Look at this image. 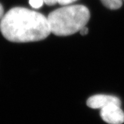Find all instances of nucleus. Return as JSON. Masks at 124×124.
Returning a JSON list of instances; mask_svg holds the SVG:
<instances>
[{"label":"nucleus","instance_id":"obj_4","mask_svg":"<svg viewBox=\"0 0 124 124\" xmlns=\"http://www.w3.org/2000/svg\"><path fill=\"white\" fill-rule=\"evenodd\" d=\"M86 104L88 106L91 108L101 109L111 104H117L121 105V101L116 96L98 94L90 97L87 100Z\"/></svg>","mask_w":124,"mask_h":124},{"label":"nucleus","instance_id":"obj_10","mask_svg":"<svg viewBox=\"0 0 124 124\" xmlns=\"http://www.w3.org/2000/svg\"><path fill=\"white\" fill-rule=\"evenodd\" d=\"M3 15H4V10H3V7L1 5V4L0 3V20H1L3 18Z\"/></svg>","mask_w":124,"mask_h":124},{"label":"nucleus","instance_id":"obj_2","mask_svg":"<svg viewBox=\"0 0 124 124\" xmlns=\"http://www.w3.org/2000/svg\"><path fill=\"white\" fill-rule=\"evenodd\" d=\"M90 18L89 10L83 5L64 6L47 17L50 32L58 36L76 33L86 25Z\"/></svg>","mask_w":124,"mask_h":124},{"label":"nucleus","instance_id":"obj_3","mask_svg":"<svg viewBox=\"0 0 124 124\" xmlns=\"http://www.w3.org/2000/svg\"><path fill=\"white\" fill-rule=\"evenodd\" d=\"M120 105L111 104L101 109L100 116L109 124H122L124 123V112Z\"/></svg>","mask_w":124,"mask_h":124},{"label":"nucleus","instance_id":"obj_9","mask_svg":"<svg viewBox=\"0 0 124 124\" xmlns=\"http://www.w3.org/2000/svg\"><path fill=\"white\" fill-rule=\"evenodd\" d=\"M80 32V34L82 36H85V35H86L88 33V29L86 27H83V28L79 30Z\"/></svg>","mask_w":124,"mask_h":124},{"label":"nucleus","instance_id":"obj_6","mask_svg":"<svg viewBox=\"0 0 124 124\" xmlns=\"http://www.w3.org/2000/svg\"><path fill=\"white\" fill-rule=\"evenodd\" d=\"M44 3V0H29V4L33 8H40Z\"/></svg>","mask_w":124,"mask_h":124},{"label":"nucleus","instance_id":"obj_1","mask_svg":"<svg viewBox=\"0 0 124 124\" xmlns=\"http://www.w3.org/2000/svg\"><path fill=\"white\" fill-rule=\"evenodd\" d=\"M0 31L5 39L14 42L39 41L51 33L47 18L23 7L11 8L3 15Z\"/></svg>","mask_w":124,"mask_h":124},{"label":"nucleus","instance_id":"obj_5","mask_svg":"<svg viewBox=\"0 0 124 124\" xmlns=\"http://www.w3.org/2000/svg\"><path fill=\"white\" fill-rule=\"evenodd\" d=\"M101 1L110 10H117L122 6V0H101Z\"/></svg>","mask_w":124,"mask_h":124},{"label":"nucleus","instance_id":"obj_7","mask_svg":"<svg viewBox=\"0 0 124 124\" xmlns=\"http://www.w3.org/2000/svg\"><path fill=\"white\" fill-rule=\"evenodd\" d=\"M78 0H58V3H59L61 5H68L71 4V3H74Z\"/></svg>","mask_w":124,"mask_h":124},{"label":"nucleus","instance_id":"obj_8","mask_svg":"<svg viewBox=\"0 0 124 124\" xmlns=\"http://www.w3.org/2000/svg\"><path fill=\"white\" fill-rule=\"evenodd\" d=\"M44 2L49 6H53L58 3V0H44Z\"/></svg>","mask_w":124,"mask_h":124}]
</instances>
